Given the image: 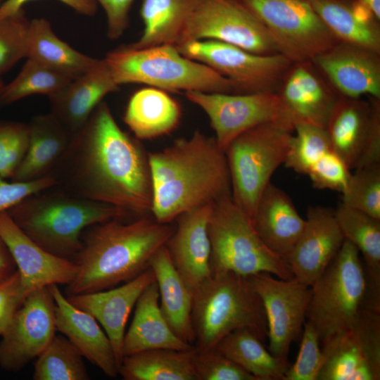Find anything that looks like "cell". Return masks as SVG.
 <instances>
[{
    "instance_id": "23",
    "label": "cell",
    "mask_w": 380,
    "mask_h": 380,
    "mask_svg": "<svg viewBox=\"0 0 380 380\" xmlns=\"http://www.w3.org/2000/svg\"><path fill=\"white\" fill-rule=\"evenodd\" d=\"M119 87L104 58L99 59L88 72L49 97V113L75 138L103 99Z\"/></svg>"
},
{
    "instance_id": "26",
    "label": "cell",
    "mask_w": 380,
    "mask_h": 380,
    "mask_svg": "<svg viewBox=\"0 0 380 380\" xmlns=\"http://www.w3.org/2000/svg\"><path fill=\"white\" fill-rule=\"evenodd\" d=\"M194 347L172 331L160 309L156 281L151 283L136 303L133 319L124 336L122 357L153 349L190 350Z\"/></svg>"
},
{
    "instance_id": "47",
    "label": "cell",
    "mask_w": 380,
    "mask_h": 380,
    "mask_svg": "<svg viewBox=\"0 0 380 380\" xmlns=\"http://www.w3.org/2000/svg\"><path fill=\"white\" fill-rule=\"evenodd\" d=\"M56 185L51 175L29 182H7L0 176V213L6 212L27 196Z\"/></svg>"
},
{
    "instance_id": "1",
    "label": "cell",
    "mask_w": 380,
    "mask_h": 380,
    "mask_svg": "<svg viewBox=\"0 0 380 380\" xmlns=\"http://www.w3.org/2000/svg\"><path fill=\"white\" fill-rule=\"evenodd\" d=\"M49 175L56 187L120 208L130 216L151 211L148 153L120 127L105 101L96 106Z\"/></svg>"
},
{
    "instance_id": "42",
    "label": "cell",
    "mask_w": 380,
    "mask_h": 380,
    "mask_svg": "<svg viewBox=\"0 0 380 380\" xmlns=\"http://www.w3.org/2000/svg\"><path fill=\"white\" fill-rule=\"evenodd\" d=\"M27 123L0 120V176L10 179L23 160L29 145Z\"/></svg>"
},
{
    "instance_id": "34",
    "label": "cell",
    "mask_w": 380,
    "mask_h": 380,
    "mask_svg": "<svg viewBox=\"0 0 380 380\" xmlns=\"http://www.w3.org/2000/svg\"><path fill=\"white\" fill-rule=\"evenodd\" d=\"M264 343L253 331L239 329L225 336L214 348L256 380H284L290 362L273 355Z\"/></svg>"
},
{
    "instance_id": "25",
    "label": "cell",
    "mask_w": 380,
    "mask_h": 380,
    "mask_svg": "<svg viewBox=\"0 0 380 380\" xmlns=\"http://www.w3.org/2000/svg\"><path fill=\"white\" fill-rule=\"evenodd\" d=\"M253 224L267 247L286 258L300 236L305 219L287 193L270 182L258 201Z\"/></svg>"
},
{
    "instance_id": "28",
    "label": "cell",
    "mask_w": 380,
    "mask_h": 380,
    "mask_svg": "<svg viewBox=\"0 0 380 380\" xmlns=\"http://www.w3.org/2000/svg\"><path fill=\"white\" fill-rule=\"evenodd\" d=\"M27 124V151L12 182H29L49 175L74 139L50 113L34 115Z\"/></svg>"
},
{
    "instance_id": "43",
    "label": "cell",
    "mask_w": 380,
    "mask_h": 380,
    "mask_svg": "<svg viewBox=\"0 0 380 380\" xmlns=\"http://www.w3.org/2000/svg\"><path fill=\"white\" fill-rule=\"evenodd\" d=\"M324 360L317 332L312 324L306 321L298 356L286 370L284 380H317Z\"/></svg>"
},
{
    "instance_id": "9",
    "label": "cell",
    "mask_w": 380,
    "mask_h": 380,
    "mask_svg": "<svg viewBox=\"0 0 380 380\" xmlns=\"http://www.w3.org/2000/svg\"><path fill=\"white\" fill-rule=\"evenodd\" d=\"M311 290L306 321L316 329L320 344L348 328L362 310L369 309L365 267L351 242L344 240Z\"/></svg>"
},
{
    "instance_id": "44",
    "label": "cell",
    "mask_w": 380,
    "mask_h": 380,
    "mask_svg": "<svg viewBox=\"0 0 380 380\" xmlns=\"http://www.w3.org/2000/svg\"><path fill=\"white\" fill-rule=\"evenodd\" d=\"M192 363L196 380H256L215 348L198 350L194 348Z\"/></svg>"
},
{
    "instance_id": "11",
    "label": "cell",
    "mask_w": 380,
    "mask_h": 380,
    "mask_svg": "<svg viewBox=\"0 0 380 380\" xmlns=\"http://www.w3.org/2000/svg\"><path fill=\"white\" fill-rule=\"evenodd\" d=\"M230 81L234 94L277 92L291 62L279 53L258 54L215 40H191L176 46Z\"/></svg>"
},
{
    "instance_id": "7",
    "label": "cell",
    "mask_w": 380,
    "mask_h": 380,
    "mask_svg": "<svg viewBox=\"0 0 380 380\" xmlns=\"http://www.w3.org/2000/svg\"><path fill=\"white\" fill-rule=\"evenodd\" d=\"M208 233L211 274L233 272L247 277L267 272L281 279L293 278L286 259L267 247L232 197L213 205Z\"/></svg>"
},
{
    "instance_id": "50",
    "label": "cell",
    "mask_w": 380,
    "mask_h": 380,
    "mask_svg": "<svg viewBox=\"0 0 380 380\" xmlns=\"http://www.w3.org/2000/svg\"><path fill=\"white\" fill-rule=\"evenodd\" d=\"M32 0H6L0 6V18L16 13L23 9L24 4ZM80 14L92 16L97 10L94 0H58Z\"/></svg>"
},
{
    "instance_id": "49",
    "label": "cell",
    "mask_w": 380,
    "mask_h": 380,
    "mask_svg": "<svg viewBox=\"0 0 380 380\" xmlns=\"http://www.w3.org/2000/svg\"><path fill=\"white\" fill-rule=\"evenodd\" d=\"M103 9L107 19V35L120 38L129 25V13L134 0H94Z\"/></svg>"
},
{
    "instance_id": "16",
    "label": "cell",
    "mask_w": 380,
    "mask_h": 380,
    "mask_svg": "<svg viewBox=\"0 0 380 380\" xmlns=\"http://www.w3.org/2000/svg\"><path fill=\"white\" fill-rule=\"evenodd\" d=\"M56 331L55 301L48 286L31 292L1 335L0 366L20 372L44 350Z\"/></svg>"
},
{
    "instance_id": "35",
    "label": "cell",
    "mask_w": 380,
    "mask_h": 380,
    "mask_svg": "<svg viewBox=\"0 0 380 380\" xmlns=\"http://www.w3.org/2000/svg\"><path fill=\"white\" fill-rule=\"evenodd\" d=\"M194 349L159 348L125 356L119 374L125 380H196L192 363Z\"/></svg>"
},
{
    "instance_id": "3",
    "label": "cell",
    "mask_w": 380,
    "mask_h": 380,
    "mask_svg": "<svg viewBox=\"0 0 380 380\" xmlns=\"http://www.w3.org/2000/svg\"><path fill=\"white\" fill-rule=\"evenodd\" d=\"M125 219H110L82 231L81 248L72 260L77 272L66 285V296L100 291L134 279L149 267L175 229L148 215Z\"/></svg>"
},
{
    "instance_id": "41",
    "label": "cell",
    "mask_w": 380,
    "mask_h": 380,
    "mask_svg": "<svg viewBox=\"0 0 380 380\" xmlns=\"http://www.w3.org/2000/svg\"><path fill=\"white\" fill-rule=\"evenodd\" d=\"M30 21L25 11L0 18V72L9 71L27 57V42Z\"/></svg>"
},
{
    "instance_id": "39",
    "label": "cell",
    "mask_w": 380,
    "mask_h": 380,
    "mask_svg": "<svg viewBox=\"0 0 380 380\" xmlns=\"http://www.w3.org/2000/svg\"><path fill=\"white\" fill-rule=\"evenodd\" d=\"M331 149L326 129L305 123L294 125L284 165L307 175L312 167Z\"/></svg>"
},
{
    "instance_id": "2",
    "label": "cell",
    "mask_w": 380,
    "mask_h": 380,
    "mask_svg": "<svg viewBox=\"0 0 380 380\" xmlns=\"http://www.w3.org/2000/svg\"><path fill=\"white\" fill-rule=\"evenodd\" d=\"M148 158L151 213L158 222L169 224L187 210L232 197L227 159L215 137L196 130L161 151L148 153Z\"/></svg>"
},
{
    "instance_id": "15",
    "label": "cell",
    "mask_w": 380,
    "mask_h": 380,
    "mask_svg": "<svg viewBox=\"0 0 380 380\" xmlns=\"http://www.w3.org/2000/svg\"><path fill=\"white\" fill-rule=\"evenodd\" d=\"M247 277L263 304L268 350L279 359L288 361L291 345L300 338L306 322L311 286L294 277L285 280L267 272Z\"/></svg>"
},
{
    "instance_id": "19",
    "label": "cell",
    "mask_w": 380,
    "mask_h": 380,
    "mask_svg": "<svg viewBox=\"0 0 380 380\" xmlns=\"http://www.w3.org/2000/svg\"><path fill=\"white\" fill-rule=\"evenodd\" d=\"M277 94L294 125L324 129L338 97L312 61L291 63Z\"/></svg>"
},
{
    "instance_id": "29",
    "label": "cell",
    "mask_w": 380,
    "mask_h": 380,
    "mask_svg": "<svg viewBox=\"0 0 380 380\" xmlns=\"http://www.w3.org/2000/svg\"><path fill=\"white\" fill-rule=\"evenodd\" d=\"M182 109L167 91L148 87L130 97L123 120L139 140H148L172 132L179 125Z\"/></svg>"
},
{
    "instance_id": "24",
    "label": "cell",
    "mask_w": 380,
    "mask_h": 380,
    "mask_svg": "<svg viewBox=\"0 0 380 380\" xmlns=\"http://www.w3.org/2000/svg\"><path fill=\"white\" fill-rule=\"evenodd\" d=\"M48 288L55 301L56 330L106 376L115 377L119 374V367L115 353L109 338L97 320L73 305L58 284H51Z\"/></svg>"
},
{
    "instance_id": "36",
    "label": "cell",
    "mask_w": 380,
    "mask_h": 380,
    "mask_svg": "<svg viewBox=\"0 0 380 380\" xmlns=\"http://www.w3.org/2000/svg\"><path fill=\"white\" fill-rule=\"evenodd\" d=\"M338 42L380 53L379 22L367 23L356 13L353 0H308Z\"/></svg>"
},
{
    "instance_id": "38",
    "label": "cell",
    "mask_w": 380,
    "mask_h": 380,
    "mask_svg": "<svg viewBox=\"0 0 380 380\" xmlns=\"http://www.w3.org/2000/svg\"><path fill=\"white\" fill-rule=\"evenodd\" d=\"M72 80L63 73L27 58L17 76L0 91V106H8L34 94H43L49 97Z\"/></svg>"
},
{
    "instance_id": "32",
    "label": "cell",
    "mask_w": 380,
    "mask_h": 380,
    "mask_svg": "<svg viewBox=\"0 0 380 380\" xmlns=\"http://www.w3.org/2000/svg\"><path fill=\"white\" fill-rule=\"evenodd\" d=\"M334 215L345 239L362 254L369 295L380 299V220L342 203Z\"/></svg>"
},
{
    "instance_id": "22",
    "label": "cell",
    "mask_w": 380,
    "mask_h": 380,
    "mask_svg": "<svg viewBox=\"0 0 380 380\" xmlns=\"http://www.w3.org/2000/svg\"><path fill=\"white\" fill-rule=\"evenodd\" d=\"M154 281L156 277L149 267L119 287L66 296L73 305L89 313L101 326L110 341L119 368L128 317L141 293Z\"/></svg>"
},
{
    "instance_id": "46",
    "label": "cell",
    "mask_w": 380,
    "mask_h": 380,
    "mask_svg": "<svg viewBox=\"0 0 380 380\" xmlns=\"http://www.w3.org/2000/svg\"><path fill=\"white\" fill-rule=\"evenodd\" d=\"M27 296L18 270L0 281V336Z\"/></svg>"
},
{
    "instance_id": "12",
    "label": "cell",
    "mask_w": 380,
    "mask_h": 380,
    "mask_svg": "<svg viewBox=\"0 0 380 380\" xmlns=\"http://www.w3.org/2000/svg\"><path fill=\"white\" fill-rule=\"evenodd\" d=\"M205 39L227 43L258 54L278 53L267 30L239 0L196 1L179 44Z\"/></svg>"
},
{
    "instance_id": "4",
    "label": "cell",
    "mask_w": 380,
    "mask_h": 380,
    "mask_svg": "<svg viewBox=\"0 0 380 380\" xmlns=\"http://www.w3.org/2000/svg\"><path fill=\"white\" fill-rule=\"evenodd\" d=\"M15 224L46 251L72 260L87 227L130 215L111 205L75 196L55 185L30 194L8 210Z\"/></svg>"
},
{
    "instance_id": "37",
    "label": "cell",
    "mask_w": 380,
    "mask_h": 380,
    "mask_svg": "<svg viewBox=\"0 0 380 380\" xmlns=\"http://www.w3.org/2000/svg\"><path fill=\"white\" fill-rule=\"evenodd\" d=\"M77 348L63 335H56L34 363V380H87L89 376Z\"/></svg>"
},
{
    "instance_id": "33",
    "label": "cell",
    "mask_w": 380,
    "mask_h": 380,
    "mask_svg": "<svg viewBox=\"0 0 380 380\" xmlns=\"http://www.w3.org/2000/svg\"><path fill=\"white\" fill-rule=\"evenodd\" d=\"M198 0H142L141 37L129 45L141 49L158 45L177 46L186 21Z\"/></svg>"
},
{
    "instance_id": "17",
    "label": "cell",
    "mask_w": 380,
    "mask_h": 380,
    "mask_svg": "<svg viewBox=\"0 0 380 380\" xmlns=\"http://www.w3.org/2000/svg\"><path fill=\"white\" fill-rule=\"evenodd\" d=\"M312 62L338 95L380 99V53L336 42Z\"/></svg>"
},
{
    "instance_id": "18",
    "label": "cell",
    "mask_w": 380,
    "mask_h": 380,
    "mask_svg": "<svg viewBox=\"0 0 380 380\" xmlns=\"http://www.w3.org/2000/svg\"><path fill=\"white\" fill-rule=\"evenodd\" d=\"M344 240L334 210L309 207L304 229L286 258L293 277L311 286L336 255Z\"/></svg>"
},
{
    "instance_id": "30",
    "label": "cell",
    "mask_w": 380,
    "mask_h": 380,
    "mask_svg": "<svg viewBox=\"0 0 380 380\" xmlns=\"http://www.w3.org/2000/svg\"><path fill=\"white\" fill-rule=\"evenodd\" d=\"M370 103L338 95L326 130L331 149L354 169L361 153L370 119Z\"/></svg>"
},
{
    "instance_id": "20",
    "label": "cell",
    "mask_w": 380,
    "mask_h": 380,
    "mask_svg": "<svg viewBox=\"0 0 380 380\" xmlns=\"http://www.w3.org/2000/svg\"><path fill=\"white\" fill-rule=\"evenodd\" d=\"M0 236L13 258L27 296L51 284L68 285L74 279L75 263L37 245L15 224L7 212L0 213Z\"/></svg>"
},
{
    "instance_id": "14",
    "label": "cell",
    "mask_w": 380,
    "mask_h": 380,
    "mask_svg": "<svg viewBox=\"0 0 380 380\" xmlns=\"http://www.w3.org/2000/svg\"><path fill=\"white\" fill-rule=\"evenodd\" d=\"M184 95L208 115L215 138L224 151L234 138L258 125L277 121L292 122L277 92L187 91Z\"/></svg>"
},
{
    "instance_id": "13",
    "label": "cell",
    "mask_w": 380,
    "mask_h": 380,
    "mask_svg": "<svg viewBox=\"0 0 380 380\" xmlns=\"http://www.w3.org/2000/svg\"><path fill=\"white\" fill-rule=\"evenodd\" d=\"M321 346L324 360L317 380L380 379V312L362 310Z\"/></svg>"
},
{
    "instance_id": "21",
    "label": "cell",
    "mask_w": 380,
    "mask_h": 380,
    "mask_svg": "<svg viewBox=\"0 0 380 380\" xmlns=\"http://www.w3.org/2000/svg\"><path fill=\"white\" fill-rule=\"evenodd\" d=\"M213 206H199L179 215L165 245L177 272L192 293L211 276L208 224Z\"/></svg>"
},
{
    "instance_id": "53",
    "label": "cell",
    "mask_w": 380,
    "mask_h": 380,
    "mask_svg": "<svg viewBox=\"0 0 380 380\" xmlns=\"http://www.w3.org/2000/svg\"><path fill=\"white\" fill-rule=\"evenodd\" d=\"M2 74L0 72V91L1 90V89L4 87V86L5 85V84L3 82V80H2Z\"/></svg>"
},
{
    "instance_id": "54",
    "label": "cell",
    "mask_w": 380,
    "mask_h": 380,
    "mask_svg": "<svg viewBox=\"0 0 380 380\" xmlns=\"http://www.w3.org/2000/svg\"><path fill=\"white\" fill-rule=\"evenodd\" d=\"M3 3V0H0V6Z\"/></svg>"
},
{
    "instance_id": "27",
    "label": "cell",
    "mask_w": 380,
    "mask_h": 380,
    "mask_svg": "<svg viewBox=\"0 0 380 380\" xmlns=\"http://www.w3.org/2000/svg\"><path fill=\"white\" fill-rule=\"evenodd\" d=\"M149 267L156 277L163 316L178 338L194 346L191 321L193 293L177 272L165 246L155 253Z\"/></svg>"
},
{
    "instance_id": "8",
    "label": "cell",
    "mask_w": 380,
    "mask_h": 380,
    "mask_svg": "<svg viewBox=\"0 0 380 380\" xmlns=\"http://www.w3.org/2000/svg\"><path fill=\"white\" fill-rule=\"evenodd\" d=\"M294 132L291 122H267L234 138L224 150L232 199L252 220L258 201L286 158Z\"/></svg>"
},
{
    "instance_id": "51",
    "label": "cell",
    "mask_w": 380,
    "mask_h": 380,
    "mask_svg": "<svg viewBox=\"0 0 380 380\" xmlns=\"http://www.w3.org/2000/svg\"><path fill=\"white\" fill-rule=\"evenodd\" d=\"M17 270L13 258L0 236V281L7 279Z\"/></svg>"
},
{
    "instance_id": "10",
    "label": "cell",
    "mask_w": 380,
    "mask_h": 380,
    "mask_svg": "<svg viewBox=\"0 0 380 380\" xmlns=\"http://www.w3.org/2000/svg\"><path fill=\"white\" fill-rule=\"evenodd\" d=\"M262 24L278 53L312 61L336 42L308 0H239Z\"/></svg>"
},
{
    "instance_id": "5",
    "label": "cell",
    "mask_w": 380,
    "mask_h": 380,
    "mask_svg": "<svg viewBox=\"0 0 380 380\" xmlns=\"http://www.w3.org/2000/svg\"><path fill=\"white\" fill-rule=\"evenodd\" d=\"M194 346L214 348L230 332L248 329L265 343L267 324L262 302L248 277L233 272L211 274L193 292Z\"/></svg>"
},
{
    "instance_id": "40",
    "label": "cell",
    "mask_w": 380,
    "mask_h": 380,
    "mask_svg": "<svg viewBox=\"0 0 380 380\" xmlns=\"http://www.w3.org/2000/svg\"><path fill=\"white\" fill-rule=\"evenodd\" d=\"M355 170L341 203L380 220V163Z\"/></svg>"
},
{
    "instance_id": "31",
    "label": "cell",
    "mask_w": 380,
    "mask_h": 380,
    "mask_svg": "<svg viewBox=\"0 0 380 380\" xmlns=\"http://www.w3.org/2000/svg\"><path fill=\"white\" fill-rule=\"evenodd\" d=\"M75 79L91 69L99 61L84 54L61 40L44 18L30 23L27 57Z\"/></svg>"
},
{
    "instance_id": "48",
    "label": "cell",
    "mask_w": 380,
    "mask_h": 380,
    "mask_svg": "<svg viewBox=\"0 0 380 380\" xmlns=\"http://www.w3.org/2000/svg\"><path fill=\"white\" fill-rule=\"evenodd\" d=\"M369 98L371 109L369 127L354 169L380 163V99Z\"/></svg>"
},
{
    "instance_id": "6",
    "label": "cell",
    "mask_w": 380,
    "mask_h": 380,
    "mask_svg": "<svg viewBox=\"0 0 380 380\" xmlns=\"http://www.w3.org/2000/svg\"><path fill=\"white\" fill-rule=\"evenodd\" d=\"M104 60L119 86L137 83L167 92L234 93L229 80L173 45L137 49L128 44L108 53Z\"/></svg>"
},
{
    "instance_id": "52",
    "label": "cell",
    "mask_w": 380,
    "mask_h": 380,
    "mask_svg": "<svg viewBox=\"0 0 380 380\" xmlns=\"http://www.w3.org/2000/svg\"><path fill=\"white\" fill-rule=\"evenodd\" d=\"M365 4L380 20V0H358Z\"/></svg>"
},
{
    "instance_id": "45",
    "label": "cell",
    "mask_w": 380,
    "mask_h": 380,
    "mask_svg": "<svg viewBox=\"0 0 380 380\" xmlns=\"http://www.w3.org/2000/svg\"><path fill=\"white\" fill-rule=\"evenodd\" d=\"M351 174L345 161L331 149L312 167L307 175L315 188L342 194L348 186Z\"/></svg>"
}]
</instances>
